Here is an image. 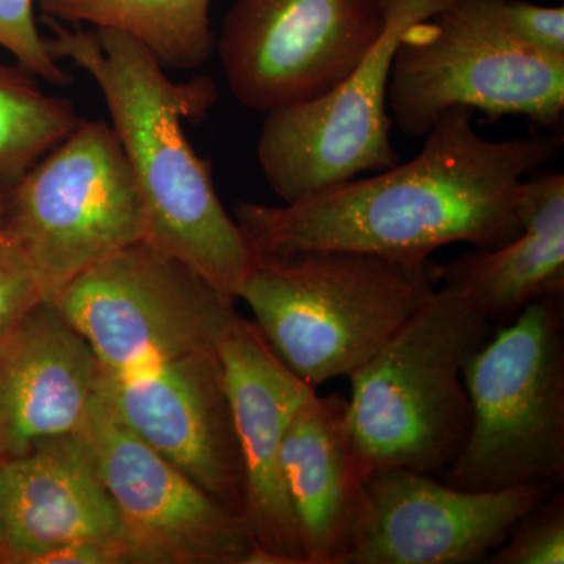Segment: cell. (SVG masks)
<instances>
[{
  "label": "cell",
  "instance_id": "6da1fadb",
  "mask_svg": "<svg viewBox=\"0 0 564 564\" xmlns=\"http://www.w3.org/2000/svg\"><path fill=\"white\" fill-rule=\"evenodd\" d=\"M414 159L296 204L237 203L234 220L252 258L307 250L426 261L454 243L496 250L521 234L522 182L554 162L562 137L486 140L473 110L452 107Z\"/></svg>",
  "mask_w": 564,
  "mask_h": 564
},
{
  "label": "cell",
  "instance_id": "7a4b0ae2",
  "mask_svg": "<svg viewBox=\"0 0 564 564\" xmlns=\"http://www.w3.org/2000/svg\"><path fill=\"white\" fill-rule=\"evenodd\" d=\"M47 46L98 84L147 212V242L191 267L229 302L251 265L242 232L193 150L182 122L206 120L218 99L209 77L173 82L139 41L44 18Z\"/></svg>",
  "mask_w": 564,
  "mask_h": 564
},
{
  "label": "cell",
  "instance_id": "3957f363",
  "mask_svg": "<svg viewBox=\"0 0 564 564\" xmlns=\"http://www.w3.org/2000/svg\"><path fill=\"white\" fill-rule=\"evenodd\" d=\"M436 284L429 259L307 250L252 258L239 299L278 358L317 391L369 362Z\"/></svg>",
  "mask_w": 564,
  "mask_h": 564
},
{
  "label": "cell",
  "instance_id": "277c9868",
  "mask_svg": "<svg viewBox=\"0 0 564 564\" xmlns=\"http://www.w3.org/2000/svg\"><path fill=\"white\" fill-rule=\"evenodd\" d=\"M494 326L451 285H436L369 362L351 375L348 419L373 470L441 475L470 430L464 367Z\"/></svg>",
  "mask_w": 564,
  "mask_h": 564
},
{
  "label": "cell",
  "instance_id": "5b68a950",
  "mask_svg": "<svg viewBox=\"0 0 564 564\" xmlns=\"http://www.w3.org/2000/svg\"><path fill=\"white\" fill-rule=\"evenodd\" d=\"M560 296H543L464 367L470 430L443 475L466 491L564 480V322Z\"/></svg>",
  "mask_w": 564,
  "mask_h": 564
},
{
  "label": "cell",
  "instance_id": "8992f818",
  "mask_svg": "<svg viewBox=\"0 0 564 564\" xmlns=\"http://www.w3.org/2000/svg\"><path fill=\"white\" fill-rule=\"evenodd\" d=\"M505 0H451L400 39L389 79L392 124L425 137L452 107L519 115L556 131L564 113V58L516 39Z\"/></svg>",
  "mask_w": 564,
  "mask_h": 564
},
{
  "label": "cell",
  "instance_id": "52a82bcc",
  "mask_svg": "<svg viewBox=\"0 0 564 564\" xmlns=\"http://www.w3.org/2000/svg\"><path fill=\"white\" fill-rule=\"evenodd\" d=\"M7 237L46 302L96 263L147 239V212L113 128L85 120L11 184Z\"/></svg>",
  "mask_w": 564,
  "mask_h": 564
},
{
  "label": "cell",
  "instance_id": "ba28073f",
  "mask_svg": "<svg viewBox=\"0 0 564 564\" xmlns=\"http://www.w3.org/2000/svg\"><path fill=\"white\" fill-rule=\"evenodd\" d=\"M448 2L383 0V32L332 93L267 113L258 159L282 203L307 202L364 173L384 172L400 163L388 110L393 55L406 29Z\"/></svg>",
  "mask_w": 564,
  "mask_h": 564
},
{
  "label": "cell",
  "instance_id": "9c48e42d",
  "mask_svg": "<svg viewBox=\"0 0 564 564\" xmlns=\"http://www.w3.org/2000/svg\"><path fill=\"white\" fill-rule=\"evenodd\" d=\"M383 28V0H236L215 50L240 106L270 113L332 93Z\"/></svg>",
  "mask_w": 564,
  "mask_h": 564
},
{
  "label": "cell",
  "instance_id": "30bf717a",
  "mask_svg": "<svg viewBox=\"0 0 564 564\" xmlns=\"http://www.w3.org/2000/svg\"><path fill=\"white\" fill-rule=\"evenodd\" d=\"M117 505L124 564H247L242 516L144 443L96 393L79 432Z\"/></svg>",
  "mask_w": 564,
  "mask_h": 564
},
{
  "label": "cell",
  "instance_id": "8fae6325",
  "mask_svg": "<svg viewBox=\"0 0 564 564\" xmlns=\"http://www.w3.org/2000/svg\"><path fill=\"white\" fill-rule=\"evenodd\" d=\"M558 488L540 484L466 491L433 475L373 470L361 532L344 564H474Z\"/></svg>",
  "mask_w": 564,
  "mask_h": 564
},
{
  "label": "cell",
  "instance_id": "7c38bea8",
  "mask_svg": "<svg viewBox=\"0 0 564 564\" xmlns=\"http://www.w3.org/2000/svg\"><path fill=\"white\" fill-rule=\"evenodd\" d=\"M243 470V519L282 564H310L285 492L281 448L293 414L315 392L278 358L254 322L234 314L220 345Z\"/></svg>",
  "mask_w": 564,
  "mask_h": 564
},
{
  "label": "cell",
  "instance_id": "4fadbf2b",
  "mask_svg": "<svg viewBox=\"0 0 564 564\" xmlns=\"http://www.w3.org/2000/svg\"><path fill=\"white\" fill-rule=\"evenodd\" d=\"M88 340L41 300L0 343V456L17 458L79 432L98 393Z\"/></svg>",
  "mask_w": 564,
  "mask_h": 564
},
{
  "label": "cell",
  "instance_id": "5bb4252c",
  "mask_svg": "<svg viewBox=\"0 0 564 564\" xmlns=\"http://www.w3.org/2000/svg\"><path fill=\"white\" fill-rule=\"evenodd\" d=\"M285 492L310 564H344L361 532L370 469L352 434L348 399L311 393L281 448Z\"/></svg>",
  "mask_w": 564,
  "mask_h": 564
},
{
  "label": "cell",
  "instance_id": "9a60e30c",
  "mask_svg": "<svg viewBox=\"0 0 564 564\" xmlns=\"http://www.w3.org/2000/svg\"><path fill=\"white\" fill-rule=\"evenodd\" d=\"M0 521L18 564L87 540H120L117 505L79 433L0 463Z\"/></svg>",
  "mask_w": 564,
  "mask_h": 564
},
{
  "label": "cell",
  "instance_id": "2e32d148",
  "mask_svg": "<svg viewBox=\"0 0 564 564\" xmlns=\"http://www.w3.org/2000/svg\"><path fill=\"white\" fill-rule=\"evenodd\" d=\"M521 234L496 250L466 252L437 267V282L451 285L492 325L513 322L543 296L564 293V176L536 172L522 182Z\"/></svg>",
  "mask_w": 564,
  "mask_h": 564
},
{
  "label": "cell",
  "instance_id": "e0dca14e",
  "mask_svg": "<svg viewBox=\"0 0 564 564\" xmlns=\"http://www.w3.org/2000/svg\"><path fill=\"white\" fill-rule=\"evenodd\" d=\"M44 18L117 31L139 41L165 69H195L215 51L212 0H35Z\"/></svg>",
  "mask_w": 564,
  "mask_h": 564
},
{
  "label": "cell",
  "instance_id": "ac0fdd59",
  "mask_svg": "<svg viewBox=\"0 0 564 564\" xmlns=\"http://www.w3.org/2000/svg\"><path fill=\"white\" fill-rule=\"evenodd\" d=\"M0 61V181L13 184L84 122L68 98Z\"/></svg>",
  "mask_w": 564,
  "mask_h": 564
},
{
  "label": "cell",
  "instance_id": "d6986e66",
  "mask_svg": "<svg viewBox=\"0 0 564 564\" xmlns=\"http://www.w3.org/2000/svg\"><path fill=\"white\" fill-rule=\"evenodd\" d=\"M488 564H563L564 496L558 488L527 511L491 555Z\"/></svg>",
  "mask_w": 564,
  "mask_h": 564
},
{
  "label": "cell",
  "instance_id": "ffe728a7",
  "mask_svg": "<svg viewBox=\"0 0 564 564\" xmlns=\"http://www.w3.org/2000/svg\"><path fill=\"white\" fill-rule=\"evenodd\" d=\"M35 0H0V47L36 79L66 87L70 76L52 55L35 18Z\"/></svg>",
  "mask_w": 564,
  "mask_h": 564
},
{
  "label": "cell",
  "instance_id": "44dd1931",
  "mask_svg": "<svg viewBox=\"0 0 564 564\" xmlns=\"http://www.w3.org/2000/svg\"><path fill=\"white\" fill-rule=\"evenodd\" d=\"M41 300L31 263L13 240H0V343Z\"/></svg>",
  "mask_w": 564,
  "mask_h": 564
},
{
  "label": "cell",
  "instance_id": "7402d4cb",
  "mask_svg": "<svg viewBox=\"0 0 564 564\" xmlns=\"http://www.w3.org/2000/svg\"><path fill=\"white\" fill-rule=\"evenodd\" d=\"M505 21L516 39L547 57L564 58V9L505 0Z\"/></svg>",
  "mask_w": 564,
  "mask_h": 564
},
{
  "label": "cell",
  "instance_id": "603a6c76",
  "mask_svg": "<svg viewBox=\"0 0 564 564\" xmlns=\"http://www.w3.org/2000/svg\"><path fill=\"white\" fill-rule=\"evenodd\" d=\"M39 564H124L117 540H87L44 555Z\"/></svg>",
  "mask_w": 564,
  "mask_h": 564
},
{
  "label": "cell",
  "instance_id": "cb8c5ba5",
  "mask_svg": "<svg viewBox=\"0 0 564 564\" xmlns=\"http://www.w3.org/2000/svg\"><path fill=\"white\" fill-rule=\"evenodd\" d=\"M11 184L0 181V240L7 239Z\"/></svg>",
  "mask_w": 564,
  "mask_h": 564
},
{
  "label": "cell",
  "instance_id": "d4e9b609",
  "mask_svg": "<svg viewBox=\"0 0 564 564\" xmlns=\"http://www.w3.org/2000/svg\"><path fill=\"white\" fill-rule=\"evenodd\" d=\"M0 564H18L17 555H14L13 547H11L2 521H0Z\"/></svg>",
  "mask_w": 564,
  "mask_h": 564
},
{
  "label": "cell",
  "instance_id": "484cf974",
  "mask_svg": "<svg viewBox=\"0 0 564 564\" xmlns=\"http://www.w3.org/2000/svg\"><path fill=\"white\" fill-rule=\"evenodd\" d=\"M0 463H2V456H0Z\"/></svg>",
  "mask_w": 564,
  "mask_h": 564
}]
</instances>
